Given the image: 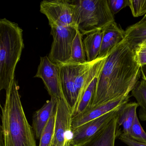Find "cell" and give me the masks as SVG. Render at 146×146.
I'll return each mask as SVG.
<instances>
[{"label": "cell", "instance_id": "5", "mask_svg": "<svg viewBox=\"0 0 146 146\" xmlns=\"http://www.w3.org/2000/svg\"><path fill=\"white\" fill-rule=\"evenodd\" d=\"M50 27L53 42L48 58L57 64H66L70 58L72 42L76 35L77 28L76 26L55 25Z\"/></svg>", "mask_w": 146, "mask_h": 146}, {"label": "cell", "instance_id": "7", "mask_svg": "<svg viewBox=\"0 0 146 146\" xmlns=\"http://www.w3.org/2000/svg\"><path fill=\"white\" fill-rule=\"evenodd\" d=\"M55 114L54 134L51 146H72V111L66 100L58 99Z\"/></svg>", "mask_w": 146, "mask_h": 146}, {"label": "cell", "instance_id": "2", "mask_svg": "<svg viewBox=\"0 0 146 146\" xmlns=\"http://www.w3.org/2000/svg\"><path fill=\"white\" fill-rule=\"evenodd\" d=\"M16 79L6 91L5 101L1 106V140L3 146H36L35 133L22 105Z\"/></svg>", "mask_w": 146, "mask_h": 146}, {"label": "cell", "instance_id": "19", "mask_svg": "<svg viewBox=\"0 0 146 146\" xmlns=\"http://www.w3.org/2000/svg\"><path fill=\"white\" fill-rule=\"evenodd\" d=\"M125 38L134 49L139 43L146 41V25L136 23L128 27L125 31Z\"/></svg>", "mask_w": 146, "mask_h": 146}, {"label": "cell", "instance_id": "13", "mask_svg": "<svg viewBox=\"0 0 146 146\" xmlns=\"http://www.w3.org/2000/svg\"><path fill=\"white\" fill-rule=\"evenodd\" d=\"M103 35L98 58H104L125 38V31L118 27L115 21L103 29Z\"/></svg>", "mask_w": 146, "mask_h": 146}, {"label": "cell", "instance_id": "16", "mask_svg": "<svg viewBox=\"0 0 146 146\" xmlns=\"http://www.w3.org/2000/svg\"><path fill=\"white\" fill-rule=\"evenodd\" d=\"M137 102H127L123 105L119 113L118 124L123 126V133L128 135L130 130L137 116L136 110L138 107Z\"/></svg>", "mask_w": 146, "mask_h": 146}, {"label": "cell", "instance_id": "9", "mask_svg": "<svg viewBox=\"0 0 146 146\" xmlns=\"http://www.w3.org/2000/svg\"><path fill=\"white\" fill-rule=\"evenodd\" d=\"M122 106L72 129V146H82L117 115Z\"/></svg>", "mask_w": 146, "mask_h": 146}, {"label": "cell", "instance_id": "28", "mask_svg": "<svg viewBox=\"0 0 146 146\" xmlns=\"http://www.w3.org/2000/svg\"><path fill=\"white\" fill-rule=\"evenodd\" d=\"M137 24L138 25H146V15H145L144 17L140 21L137 23Z\"/></svg>", "mask_w": 146, "mask_h": 146}, {"label": "cell", "instance_id": "24", "mask_svg": "<svg viewBox=\"0 0 146 146\" xmlns=\"http://www.w3.org/2000/svg\"><path fill=\"white\" fill-rule=\"evenodd\" d=\"M136 60L140 66L146 65V41L139 43L134 48Z\"/></svg>", "mask_w": 146, "mask_h": 146}, {"label": "cell", "instance_id": "12", "mask_svg": "<svg viewBox=\"0 0 146 146\" xmlns=\"http://www.w3.org/2000/svg\"><path fill=\"white\" fill-rule=\"evenodd\" d=\"M118 114L82 146H115L116 138L121 134L120 130L118 129Z\"/></svg>", "mask_w": 146, "mask_h": 146}, {"label": "cell", "instance_id": "14", "mask_svg": "<svg viewBox=\"0 0 146 146\" xmlns=\"http://www.w3.org/2000/svg\"><path fill=\"white\" fill-rule=\"evenodd\" d=\"M58 99L51 97L43 106L36 112L33 117V130L36 139L40 140L42 132L54 114Z\"/></svg>", "mask_w": 146, "mask_h": 146}, {"label": "cell", "instance_id": "27", "mask_svg": "<svg viewBox=\"0 0 146 146\" xmlns=\"http://www.w3.org/2000/svg\"><path fill=\"white\" fill-rule=\"evenodd\" d=\"M141 72L142 76V78L146 80V65L141 66Z\"/></svg>", "mask_w": 146, "mask_h": 146}, {"label": "cell", "instance_id": "25", "mask_svg": "<svg viewBox=\"0 0 146 146\" xmlns=\"http://www.w3.org/2000/svg\"><path fill=\"white\" fill-rule=\"evenodd\" d=\"M108 2L113 15L117 14L123 8L129 6V0H108Z\"/></svg>", "mask_w": 146, "mask_h": 146}, {"label": "cell", "instance_id": "22", "mask_svg": "<svg viewBox=\"0 0 146 146\" xmlns=\"http://www.w3.org/2000/svg\"><path fill=\"white\" fill-rule=\"evenodd\" d=\"M128 136L135 141L146 143V133L142 127L137 115L136 116Z\"/></svg>", "mask_w": 146, "mask_h": 146}, {"label": "cell", "instance_id": "23", "mask_svg": "<svg viewBox=\"0 0 146 146\" xmlns=\"http://www.w3.org/2000/svg\"><path fill=\"white\" fill-rule=\"evenodd\" d=\"M129 7L135 17L146 15V0H129Z\"/></svg>", "mask_w": 146, "mask_h": 146}, {"label": "cell", "instance_id": "11", "mask_svg": "<svg viewBox=\"0 0 146 146\" xmlns=\"http://www.w3.org/2000/svg\"><path fill=\"white\" fill-rule=\"evenodd\" d=\"M129 95L93 108L85 112L72 118V129L84 124L98 118L111 111L115 110L129 102Z\"/></svg>", "mask_w": 146, "mask_h": 146}, {"label": "cell", "instance_id": "1", "mask_svg": "<svg viewBox=\"0 0 146 146\" xmlns=\"http://www.w3.org/2000/svg\"><path fill=\"white\" fill-rule=\"evenodd\" d=\"M141 74L134 49L125 38L106 57L98 76L92 108L129 96Z\"/></svg>", "mask_w": 146, "mask_h": 146}, {"label": "cell", "instance_id": "15", "mask_svg": "<svg viewBox=\"0 0 146 146\" xmlns=\"http://www.w3.org/2000/svg\"><path fill=\"white\" fill-rule=\"evenodd\" d=\"M103 35V29H98L86 34L83 44L88 62L98 58Z\"/></svg>", "mask_w": 146, "mask_h": 146}, {"label": "cell", "instance_id": "10", "mask_svg": "<svg viewBox=\"0 0 146 146\" xmlns=\"http://www.w3.org/2000/svg\"><path fill=\"white\" fill-rule=\"evenodd\" d=\"M85 64L59 65L62 91L66 101L71 107L72 112L76 108L77 102V95L76 87V78Z\"/></svg>", "mask_w": 146, "mask_h": 146}, {"label": "cell", "instance_id": "8", "mask_svg": "<svg viewBox=\"0 0 146 146\" xmlns=\"http://www.w3.org/2000/svg\"><path fill=\"white\" fill-rule=\"evenodd\" d=\"M35 77L42 80L45 88L51 97L66 100L61 88L59 66L52 62L48 56L40 57Z\"/></svg>", "mask_w": 146, "mask_h": 146}, {"label": "cell", "instance_id": "18", "mask_svg": "<svg viewBox=\"0 0 146 146\" xmlns=\"http://www.w3.org/2000/svg\"><path fill=\"white\" fill-rule=\"evenodd\" d=\"M83 35L78 29L72 42L70 58L66 64H79L88 62L83 41Z\"/></svg>", "mask_w": 146, "mask_h": 146}, {"label": "cell", "instance_id": "4", "mask_svg": "<svg viewBox=\"0 0 146 146\" xmlns=\"http://www.w3.org/2000/svg\"><path fill=\"white\" fill-rule=\"evenodd\" d=\"M76 6V27L84 35L93 31L103 29L114 21L108 0L73 1Z\"/></svg>", "mask_w": 146, "mask_h": 146}, {"label": "cell", "instance_id": "17", "mask_svg": "<svg viewBox=\"0 0 146 146\" xmlns=\"http://www.w3.org/2000/svg\"><path fill=\"white\" fill-rule=\"evenodd\" d=\"M99 75L92 80L82 96L76 108L72 112L73 118L85 112L92 108L94 100Z\"/></svg>", "mask_w": 146, "mask_h": 146}, {"label": "cell", "instance_id": "26", "mask_svg": "<svg viewBox=\"0 0 146 146\" xmlns=\"http://www.w3.org/2000/svg\"><path fill=\"white\" fill-rule=\"evenodd\" d=\"M119 138L128 146H146V143H145L135 141L129 136L125 135L123 133L119 135Z\"/></svg>", "mask_w": 146, "mask_h": 146}, {"label": "cell", "instance_id": "20", "mask_svg": "<svg viewBox=\"0 0 146 146\" xmlns=\"http://www.w3.org/2000/svg\"><path fill=\"white\" fill-rule=\"evenodd\" d=\"M131 95L135 97L140 107L139 118L141 121H146V80L142 78L133 90Z\"/></svg>", "mask_w": 146, "mask_h": 146}, {"label": "cell", "instance_id": "6", "mask_svg": "<svg viewBox=\"0 0 146 146\" xmlns=\"http://www.w3.org/2000/svg\"><path fill=\"white\" fill-rule=\"evenodd\" d=\"M40 11L46 16L50 26L76 27V6L71 1L44 0L40 4Z\"/></svg>", "mask_w": 146, "mask_h": 146}, {"label": "cell", "instance_id": "21", "mask_svg": "<svg viewBox=\"0 0 146 146\" xmlns=\"http://www.w3.org/2000/svg\"><path fill=\"white\" fill-rule=\"evenodd\" d=\"M55 120L54 113L42 132L40 139L39 146H51L52 145L54 134Z\"/></svg>", "mask_w": 146, "mask_h": 146}, {"label": "cell", "instance_id": "3", "mask_svg": "<svg viewBox=\"0 0 146 146\" xmlns=\"http://www.w3.org/2000/svg\"><path fill=\"white\" fill-rule=\"evenodd\" d=\"M24 48L23 29L7 19H0V90L7 91L15 79Z\"/></svg>", "mask_w": 146, "mask_h": 146}]
</instances>
